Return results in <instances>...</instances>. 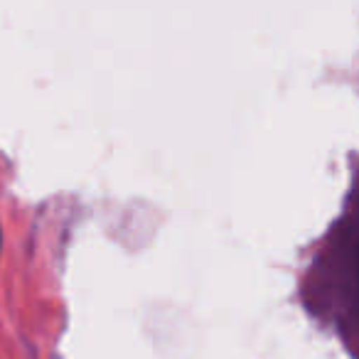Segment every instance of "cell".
I'll return each instance as SVG.
<instances>
[{
  "mask_svg": "<svg viewBox=\"0 0 359 359\" xmlns=\"http://www.w3.org/2000/svg\"><path fill=\"white\" fill-rule=\"evenodd\" d=\"M0 246H3V236H0Z\"/></svg>",
  "mask_w": 359,
  "mask_h": 359,
  "instance_id": "obj_1",
  "label": "cell"
}]
</instances>
